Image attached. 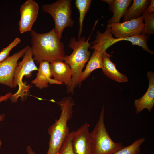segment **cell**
Returning a JSON list of instances; mask_svg holds the SVG:
<instances>
[{
  "mask_svg": "<svg viewBox=\"0 0 154 154\" xmlns=\"http://www.w3.org/2000/svg\"><path fill=\"white\" fill-rule=\"evenodd\" d=\"M31 36L33 58L37 64L44 61L63 60L66 56L64 45L54 28L42 33L32 30Z\"/></svg>",
  "mask_w": 154,
  "mask_h": 154,
  "instance_id": "obj_1",
  "label": "cell"
},
{
  "mask_svg": "<svg viewBox=\"0 0 154 154\" xmlns=\"http://www.w3.org/2000/svg\"><path fill=\"white\" fill-rule=\"evenodd\" d=\"M39 7L34 0H27L21 6L19 30L23 34L32 30V27L38 14Z\"/></svg>",
  "mask_w": 154,
  "mask_h": 154,
  "instance_id": "obj_11",
  "label": "cell"
},
{
  "mask_svg": "<svg viewBox=\"0 0 154 154\" xmlns=\"http://www.w3.org/2000/svg\"><path fill=\"white\" fill-rule=\"evenodd\" d=\"M71 1L58 0L42 6L43 11L49 14L53 18L55 25L54 29L60 39L65 28L72 27L74 23L71 17Z\"/></svg>",
  "mask_w": 154,
  "mask_h": 154,
  "instance_id": "obj_6",
  "label": "cell"
},
{
  "mask_svg": "<svg viewBox=\"0 0 154 154\" xmlns=\"http://www.w3.org/2000/svg\"><path fill=\"white\" fill-rule=\"evenodd\" d=\"M145 21V27L142 34L144 35H149L154 33V12L148 13L145 12L142 15Z\"/></svg>",
  "mask_w": 154,
  "mask_h": 154,
  "instance_id": "obj_21",
  "label": "cell"
},
{
  "mask_svg": "<svg viewBox=\"0 0 154 154\" xmlns=\"http://www.w3.org/2000/svg\"><path fill=\"white\" fill-rule=\"evenodd\" d=\"M26 151L28 154H36L33 151L31 147L30 146H28L27 147Z\"/></svg>",
  "mask_w": 154,
  "mask_h": 154,
  "instance_id": "obj_26",
  "label": "cell"
},
{
  "mask_svg": "<svg viewBox=\"0 0 154 154\" xmlns=\"http://www.w3.org/2000/svg\"><path fill=\"white\" fill-rule=\"evenodd\" d=\"M38 72L36 78L31 82L37 87L40 89L47 88L48 84H62L61 83L52 79V77L50 68V62L43 61L39 63Z\"/></svg>",
  "mask_w": 154,
  "mask_h": 154,
  "instance_id": "obj_14",
  "label": "cell"
},
{
  "mask_svg": "<svg viewBox=\"0 0 154 154\" xmlns=\"http://www.w3.org/2000/svg\"><path fill=\"white\" fill-rule=\"evenodd\" d=\"M145 140L144 137L138 139L130 145L124 147L113 154H139L141 151V145Z\"/></svg>",
  "mask_w": 154,
  "mask_h": 154,
  "instance_id": "obj_20",
  "label": "cell"
},
{
  "mask_svg": "<svg viewBox=\"0 0 154 154\" xmlns=\"http://www.w3.org/2000/svg\"><path fill=\"white\" fill-rule=\"evenodd\" d=\"M72 143L75 154H94L87 122L73 131Z\"/></svg>",
  "mask_w": 154,
  "mask_h": 154,
  "instance_id": "obj_10",
  "label": "cell"
},
{
  "mask_svg": "<svg viewBox=\"0 0 154 154\" xmlns=\"http://www.w3.org/2000/svg\"><path fill=\"white\" fill-rule=\"evenodd\" d=\"M154 11V1L151 0L149 7L146 9L145 12L148 13L153 12Z\"/></svg>",
  "mask_w": 154,
  "mask_h": 154,
  "instance_id": "obj_25",
  "label": "cell"
},
{
  "mask_svg": "<svg viewBox=\"0 0 154 154\" xmlns=\"http://www.w3.org/2000/svg\"><path fill=\"white\" fill-rule=\"evenodd\" d=\"M29 46H26L0 62V84L13 88L14 74L17 62Z\"/></svg>",
  "mask_w": 154,
  "mask_h": 154,
  "instance_id": "obj_9",
  "label": "cell"
},
{
  "mask_svg": "<svg viewBox=\"0 0 154 154\" xmlns=\"http://www.w3.org/2000/svg\"><path fill=\"white\" fill-rule=\"evenodd\" d=\"M91 34L87 40L84 37L78 38L77 40L74 37L71 38L68 46L73 50V52L70 55H66L63 60L70 66L72 72L71 83L67 87L68 94H72L75 88L82 83L83 69L91 54L88 49L91 44L89 42Z\"/></svg>",
  "mask_w": 154,
  "mask_h": 154,
  "instance_id": "obj_2",
  "label": "cell"
},
{
  "mask_svg": "<svg viewBox=\"0 0 154 154\" xmlns=\"http://www.w3.org/2000/svg\"><path fill=\"white\" fill-rule=\"evenodd\" d=\"M151 1L134 0L131 6L127 9L123 16V22L136 19L144 13Z\"/></svg>",
  "mask_w": 154,
  "mask_h": 154,
  "instance_id": "obj_17",
  "label": "cell"
},
{
  "mask_svg": "<svg viewBox=\"0 0 154 154\" xmlns=\"http://www.w3.org/2000/svg\"><path fill=\"white\" fill-rule=\"evenodd\" d=\"M38 69L34 62L31 47L29 46L23 56L22 60L18 63L14 74L13 88L18 86L17 92L13 94L10 98L12 102L17 101L20 97L21 100H24L28 95L31 86L27 85L23 82V77L29 78L32 75V72L38 70Z\"/></svg>",
  "mask_w": 154,
  "mask_h": 154,
  "instance_id": "obj_5",
  "label": "cell"
},
{
  "mask_svg": "<svg viewBox=\"0 0 154 154\" xmlns=\"http://www.w3.org/2000/svg\"><path fill=\"white\" fill-rule=\"evenodd\" d=\"M56 102L60 107L61 113L59 119L48 129L50 138L46 154H58L70 133L67 123L72 117L74 102L71 97L67 96Z\"/></svg>",
  "mask_w": 154,
  "mask_h": 154,
  "instance_id": "obj_3",
  "label": "cell"
},
{
  "mask_svg": "<svg viewBox=\"0 0 154 154\" xmlns=\"http://www.w3.org/2000/svg\"><path fill=\"white\" fill-rule=\"evenodd\" d=\"M103 53L99 50H94L85 69L83 71L81 79L82 82L86 79L94 70L97 69L101 68Z\"/></svg>",
  "mask_w": 154,
  "mask_h": 154,
  "instance_id": "obj_18",
  "label": "cell"
},
{
  "mask_svg": "<svg viewBox=\"0 0 154 154\" xmlns=\"http://www.w3.org/2000/svg\"><path fill=\"white\" fill-rule=\"evenodd\" d=\"M143 18L141 16L131 20L113 24H108L107 28L116 38H125L142 34L145 27Z\"/></svg>",
  "mask_w": 154,
  "mask_h": 154,
  "instance_id": "obj_8",
  "label": "cell"
},
{
  "mask_svg": "<svg viewBox=\"0 0 154 154\" xmlns=\"http://www.w3.org/2000/svg\"><path fill=\"white\" fill-rule=\"evenodd\" d=\"M50 68L54 79L68 86L72 77L71 69L67 64L62 60H57L50 62Z\"/></svg>",
  "mask_w": 154,
  "mask_h": 154,
  "instance_id": "obj_13",
  "label": "cell"
},
{
  "mask_svg": "<svg viewBox=\"0 0 154 154\" xmlns=\"http://www.w3.org/2000/svg\"><path fill=\"white\" fill-rule=\"evenodd\" d=\"M104 107L103 106L99 119L90 136L94 154H113L124 146L116 143L110 137L104 123Z\"/></svg>",
  "mask_w": 154,
  "mask_h": 154,
  "instance_id": "obj_4",
  "label": "cell"
},
{
  "mask_svg": "<svg viewBox=\"0 0 154 154\" xmlns=\"http://www.w3.org/2000/svg\"><path fill=\"white\" fill-rule=\"evenodd\" d=\"M73 131L68 135L58 154H75L72 143Z\"/></svg>",
  "mask_w": 154,
  "mask_h": 154,
  "instance_id": "obj_22",
  "label": "cell"
},
{
  "mask_svg": "<svg viewBox=\"0 0 154 154\" xmlns=\"http://www.w3.org/2000/svg\"><path fill=\"white\" fill-rule=\"evenodd\" d=\"M21 41L20 38L17 37L7 47L4 48L0 52V62L9 57V52L11 50Z\"/></svg>",
  "mask_w": 154,
  "mask_h": 154,
  "instance_id": "obj_23",
  "label": "cell"
},
{
  "mask_svg": "<svg viewBox=\"0 0 154 154\" xmlns=\"http://www.w3.org/2000/svg\"><path fill=\"white\" fill-rule=\"evenodd\" d=\"M112 55L105 52L103 53L101 68L105 75L109 78L119 83L127 82L128 80L126 75L118 71L116 64L110 60Z\"/></svg>",
  "mask_w": 154,
  "mask_h": 154,
  "instance_id": "obj_15",
  "label": "cell"
},
{
  "mask_svg": "<svg viewBox=\"0 0 154 154\" xmlns=\"http://www.w3.org/2000/svg\"><path fill=\"white\" fill-rule=\"evenodd\" d=\"M91 2V0H76L75 1L76 6L79 13L78 38L80 37L82 33L84 21L86 14L89 9Z\"/></svg>",
  "mask_w": 154,
  "mask_h": 154,
  "instance_id": "obj_19",
  "label": "cell"
},
{
  "mask_svg": "<svg viewBox=\"0 0 154 154\" xmlns=\"http://www.w3.org/2000/svg\"><path fill=\"white\" fill-rule=\"evenodd\" d=\"M147 76L149 82L148 89L141 97L134 101L136 114L145 109L151 112L154 106V73L151 71H148Z\"/></svg>",
  "mask_w": 154,
  "mask_h": 154,
  "instance_id": "obj_12",
  "label": "cell"
},
{
  "mask_svg": "<svg viewBox=\"0 0 154 154\" xmlns=\"http://www.w3.org/2000/svg\"><path fill=\"white\" fill-rule=\"evenodd\" d=\"M149 38L148 35L141 34L125 38H116L106 28L103 33L97 31L95 40L91 43L90 46L92 49L96 50L104 53L111 46L118 42L126 40L130 42L133 45H136L141 47L143 49L151 54H153L154 52L148 48L147 42Z\"/></svg>",
  "mask_w": 154,
  "mask_h": 154,
  "instance_id": "obj_7",
  "label": "cell"
},
{
  "mask_svg": "<svg viewBox=\"0 0 154 154\" xmlns=\"http://www.w3.org/2000/svg\"><path fill=\"white\" fill-rule=\"evenodd\" d=\"M109 5L110 11L113 13L112 17L108 21V24L119 22L120 19L125 14L127 8L131 4V0H104Z\"/></svg>",
  "mask_w": 154,
  "mask_h": 154,
  "instance_id": "obj_16",
  "label": "cell"
},
{
  "mask_svg": "<svg viewBox=\"0 0 154 154\" xmlns=\"http://www.w3.org/2000/svg\"><path fill=\"white\" fill-rule=\"evenodd\" d=\"M11 92H9L4 95H0V102L3 101H7L10 98L12 95ZM5 117L4 114H2L0 115V122L3 120ZM2 145V142L0 139V149Z\"/></svg>",
  "mask_w": 154,
  "mask_h": 154,
  "instance_id": "obj_24",
  "label": "cell"
}]
</instances>
